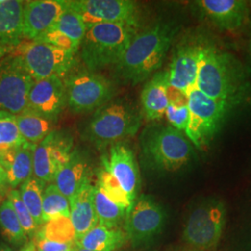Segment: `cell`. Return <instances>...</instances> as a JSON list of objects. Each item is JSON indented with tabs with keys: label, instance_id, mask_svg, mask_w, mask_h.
Wrapping results in <instances>:
<instances>
[{
	"label": "cell",
	"instance_id": "obj_1",
	"mask_svg": "<svg viewBox=\"0 0 251 251\" xmlns=\"http://www.w3.org/2000/svg\"><path fill=\"white\" fill-rule=\"evenodd\" d=\"M195 87L207 97L233 107L248 99L251 92L245 65L233 54L210 44L202 47Z\"/></svg>",
	"mask_w": 251,
	"mask_h": 251
},
{
	"label": "cell",
	"instance_id": "obj_2",
	"mask_svg": "<svg viewBox=\"0 0 251 251\" xmlns=\"http://www.w3.org/2000/svg\"><path fill=\"white\" fill-rule=\"evenodd\" d=\"M177 32L169 23H158L137 33L116 66L117 76L131 85L146 80L161 67Z\"/></svg>",
	"mask_w": 251,
	"mask_h": 251
},
{
	"label": "cell",
	"instance_id": "obj_3",
	"mask_svg": "<svg viewBox=\"0 0 251 251\" xmlns=\"http://www.w3.org/2000/svg\"><path fill=\"white\" fill-rule=\"evenodd\" d=\"M141 148L146 165L153 171L175 172L186 167L194 157L188 138L171 126H153L145 129Z\"/></svg>",
	"mask_w": 251,
	"mask_h": 251
},
{
	"label": "cell",
	"instance_id": "obj_4",
	"mask_svg": "<svg viewBox=\"0 0 251 251\" xmlns=\"http://www.w3.org/2000/svg\"><path fill=\"white\" fill-rule=\"evenodd\" d=\"M136 34L137 26L125 24L91 25L81 43V59L91 72L116 65Z\"/></svg>",
	"mask_w": 251,
	"mask_h": 251
},
{
	"label": "cell",
	"instance_id": "obj_5",
	"mask_svg": "<svg viewBox=\"0 0 251 251\" xmlns=\"http://www.w3.org/2000/svg\"><path fill=\"white\" fill-rule=\"evenodd\" d=\"M142 113L126 100H111L97 109L86 126L85 139L102 146L134 136L142 125Z\"/></svg>",
	"mask_w": 251,
	"mask_h": 251
},
{
	"label": "cell",
	"instance_id": "obj_6",
	"mask_svg": "<svg viewBox=\"0 0 251 251\" xmlns=\"http://www.w3.org/2000/svg\"><path fill=\"white\" fill-rule=\"evenodd\" d=\"M187 96L189 120L185 136L195 147L206 150L234 107L225 101L207 97L197 87L190 90Z\"/></svg>",
	"mask_w": 251,
	"mask_h": 251
},
{
	"label": "cell",
	"instance_id": "obj_7",
	"mask_svg": "<svg viewBox=\"0 0 251 251\" xmlns=\"http://www.w3.org/2000/svg\"><path fill=\"white\" fill-rule=\"evenodd\" d=\"M226 223V206L219 198H206L190 213L183 239L197 251L213 249L219 243Z\"/></svg>",
	"mask_w": 251,
	"mask_h": 251
},
{
	"label": "cell",
	"instance_id": "obj_8",
	"mask_svg": "<svg viewBox=\"0 0 251 251\" xmlns=\"http://www.w3.org/2000/svg\"><path fill=\"white\" fill-rule=\"evenodd\" d=\"M34 80L63 77L72 68L75 53L41 41H23L14 50Z\"/></svg>",
	"mask_w": 251,
	"mask_h": 251
},
{
	"label": "cell",
	"instance_id": "obj_9",
	"mask_svg": "<svg viewBox=\"0 0 251 251\" xmlns=\"http://www.w3.org/2000/svg\"><path fill=\"white\" fill-rule=\"evenodd\" d=\"M66 104L75 113L97 110L115 94V85L107 77L95 72H79L64 81Z\"/></svg>",
	"mask_w": 251,
	"mask_h": 251
},
{
	"label": "cell",
	"instance_id": "obj_10",
	"mask_svg": "<svg viewBox=\"0 0 251 251\" xmlns=\"http://www.w3.org/2000/svg\"><path fill=\"white\" fill-rule=\"evenodd\" d=\"M34 79L13 52L0 58V110L17 116L27 106Z\"/></svg>",
	"mask_w": 251,
	"mask_h": 251
},
{
	"label": "cell",
	"instance_id": "obj_11",
	"mask_svg": "<svg viewBox=\"0 0 251 251\" xmlns=\"http://www.w3.org/2000/svg\"><path fill=\"white\" fill-rule=\"evenodd\" d=\"M166 212L153 198L143 195L135 200L125 221L127 240L134 247L152 241L165 225Z\"/></svg>",
	"mask_w": 251,
	"mask_h": 251
},
{
	"label": "cell",
	"instance_id": "obj_12",
	"mask_svg": "<svg viewBox=\"0 0 251 251\" xmlns=\"http://www.w3.org/2000/svg\"><path fill=\"white\" fill-rule=\"evenodd\" d=\"M67 5L80 15L87 28L97 24H125L138 26L139 10L129 0H72Z\"/></svg>",
	"mask_w": 251,
	"mask_h": 251
},
{
	"label": "cell",
	"instance_id": "obj_13",
	"mask_svg": "<svg viewBox=\"0 0 251 251\" xmlns=\"http://www.w3.org/2000/svg\"><path fill=\"white\" fill-rule=\"evenodd\" d=\"M71 141L56 132H50L36 144L33 154L34 177L43 182H53L57 173L71 156Z\"/></svg>",
	"mask_w": 251,
	"mask_h": 251
},
{
	"label": "cell",
	"instance_id": "obj_14",
	"mask_svg": "<svg viewBox=\"0 0 251 251\" xmlns=\"http://www.w3.org/2000/svg\"><path fill=\"white\" fill-rule=\"evenodd\" d=\"M66 6V1L63 0L24 1L23 34L25 40H38L51 30Z\"/></svg>",
	"mask_w": 251,
	"mask_h": 251
},
{
	"label": "cell",
	"instance_id": "obj_15",
	"mask_svg": "<svg viewBox=\"0 0 251 251\" xmlns=\"http://www.w3.org/2000/svg\"><path fill=\"white\" fill-rule=\"evenodd\" d=\"M194 4L203 18L224 31H235L249 19V5L243 0H198Z\"/></svg>",
	"mask_w": 251,
	"mask_h": 251
},
{
	"label": "cell",
	"instance_id": "obj_16",
	"mask_svg": "<svg viewBox=\"0 0 251 251\" xmlns=\"http://www.w3.org/2000/svg\"><path fill=\"white\" fill-rule=\"evenodd\" d=\"M66 103L63 77L52 76L34 81L27 100V109L55 121Z\"/></svg>",
	"mask_w": 251,
	"mask_h": 251
},
{
	"label": "cell",
	"instance_id": "obj_17",
	"mask_svg": "<svg viewBox=\"0 0 251 251\" xmlns=\"http://www.w3.org/2000/svg\"><path fill=\"white\" fill-rule=\"evenodd\" d=\"M203 45L200 41H189L177 48L170 69L167 71L170 86L186 94L196 86L198 62Z\"/></svg>",
	"mask_w": 251,
	"mask_h": 251
},
{
	"label": "cell",
	"instance_id": "obj_18",
	"mask_svg": "<svg viewBox=\"0 0 251 251\" xmlns=\"http://www.w3.org/2000/svg\"><path fill=\"white\" fill-rule=\"evenodd\" d=\"M103 166L117 179L128 200L133 204L140 187V175L133 152L123 144L112 146Z\"/></svg>",
	"mask_w": 251,
	"mask_h": 251
},
{
	"label": "cell",
	"instance_id": "obj_19",
	"mask_svg": "<svg viewBox=\"0 0 251 251\" xmlns=\"http://www.w3.org/2000/svg\"><path fill=\"white\" fill-rule=\"evenodd\" d=\"M70 220L76 233V240L99 225L94 206V185L86 179L70 200Z\"/></svg>",
	"mask_w": 251,
	"mask_h": 251
},
{
	"label": "cell",
	"instance_id": "obj_20",
	"mask_svg": "<svg viewBox=\"0 0 251 251\" xmlns=\"http://www.w3.org/2000/svg\"><path fill=\"white\" fill-rule=\"evenodd\" d=\"M35 147L36 144L25 142L14 149L3 152L2 167L10 187L16 188L32 177Z\"/></svg>",
	"mask_w": 251,
	"mask_h": 251
},
{
	"label": "cell",
	"instance_id": "obj_21",
	"mask_svg": "<svg viewBox=\"0 0 251 251\" xmlns=\"http://www.w3.org/2000/svg\"><path fill=\"white\" fill-rule=\"evenodd\" d=\"M168 73L158 72L147 81L141 94V102L144 117L150 121L159 120L165 117L169 105Z\"/></svg>",
	"mask_w": 251,
	"mask_h": 251
},
{
	"label": "cell",
	"instance_id": "obj_22",
	"mask_svg": "<svg viewBox=\"0 0 251 251\" xmlns=\"http://www.w3.org/2000/svg\"><path fill=\"white\" fill-rule=\"evenodd\" d=\"M24 1L0 0V46L14 50L24 40Z\"/></svg>",
	"mask_w": 251,
	"mask_h": 251
},
{
	"label": "cell",
	"instance_id": "obj_23",
	"mask_svg": "<svg viewBox=\"0 0 251 251\" xmlns=\"http://www.w3.org/2000/svg\"><path fill=\"white\" fill-rule=\"evenodd\" d=\"M87 176V164L77 152H72L68 162L57 173L54 179L56 187L68 200L77 193Z\"/></svg>",
	"mask_w": 251,
	"mask_h": 251
},
{
	"label": "cell",
	"instance_id": "obj_24",
	"mask_svg": "<svg viewBox=\"0 0 251 251\" xmlns=\"http://www.w3.org/2000/svg\"><path fill=\"white\" fill-rule=\"evenodd\" d=\"M127 241L125 231L98 225L85 233L75 244L91 251H115Z\"/></svg>",
	"mask_w": 251,
	"mask_h": 251
},
{
	"label": "cell",
	"instance_id": "obj_25",
	"mask_svg": "<svg viewBox=\"0 0 251 251\" xmlns=\"http://www.w3.org/2000/svg\"><path fill=\"white\" fill-rule=\"evenodd\" d=\"M16 119L21 134L30 144H39L52 132L53 120L42 117L30 109L25 108L16 116Z\"/></svg>",
	"mask_w": 251,
	"mask_h": 251
},
{
	"label": "cell",
	"instance_id": "obj_26",
	"mask_svg": "<svg viewBox=\"0 0 251 251\" xmlns=\"http://www.w3.org/2000/svg\"><path fill=\"white\" fill-rule=\"evenodd\" d=\"M94 206L99 225L108 228H119L123 222L125 223L127 210L112 201L97 184L94 185Z\"/></svg>",
	"mask_w": 251,
	"mask_h": 251
},
{
	"label": "cell",
	"instance_id": "obj_27",
	"mask_svg": "<svg viewBox=\"0 0 251 251\" xmlns=\"http://www.w3.org/2000/svg\"><path fill=\"white\" fill-rule=\"evenodd\" d=\"M52 29L68 38L73 44L75 52H76L80 49L88 28L80 15L67 5Z\"/></svg>",
	"mask_w": 251,
	"mask_h": 251
},
{
	"label": "cell",
	"instance_id": "obj_28",
	"mask_svg": "<svg viewBox=\"0 0 251 251\" xmlns=\"http://www.w3.org/2000/svg\"><path fill=\"white\" fill-rule=\"evenodd\" d=\"M168 97L169 105L166 109L165 117L172 127L179 131H185L189 120L187 94L169 85Z\"/></svg>",
	"mask_w": 251,
	"mask_h": 251
},
{
	"label": "cell",
	"instance_id": "obj_29",
	"mask_svg": "<svg viewBox=\"0 0 251 251\" xmlns=\"http://www.w3.org/2000/svg\"><path fill=\"white\" fill-rule=\"evenodd\" d=\"M45 182L31 177L25 181L20 189V196L24 204L35 220L36 225L39 227L43 225L42 219V202Z\"/></svg>",
	"mask_w": 251,
	"mask_h": 251
},
{
	"label": "cell",
	"instance_id": "obj_30",
	"mask_svg": "<svg viewBox=\"0 0 251 251\" xmlns=\"http://www.w3.org/2000/svg\"><path fill=\"white\" fill-rule=\"evenodd\" d=\"M0 229L5 238L11 244L20 246L27 243L26 233L9 199H6L0 206Z\"/></svg>",
	"mask_w": 251,
	"mask_h": 251
},
{
	"label": "cell",
	"instance_id": "obj_31",
	"mask_svg": "<svg viewBox=\"0 0 251 251\" xmlns=\"http://www.w3.org/2000/svg\"><path fill=\"white\" fill-rule=\"evenodd\" d=\"M59 217L70 218V203L69 200L56 187V185L50 183L46 187L43 193V223H48Z\"/></svg>",
	"mask_w": 251,
	"mask_h": 251
},
{
	"label": "cell",
	"instance_id": "obj_32",
	"mask_svg": "<svg viewBox=\"0 0 251 251\" xmlns=\"http://www.w3.org/2000/svg\"><path fill=\"white\" fill-rule=\"evenodd\" d=\"M36 235L53 242L74 244L76 241L75 228L70 218L67 217H59L45 223Z\"/></svg>",
	"mask_w": 251,
	"mask_h": 251
},
{
	"label": "cell",
	"instance_id": "obj_33",
	"mask_svg": "<svg viewBox=\"0 0 251 251\" xmlns=\"http://www.w3.org/2000/svg\"><path fill=\"white\" fill-rule=\"evenodd\" d=\"M25 142L19 130L16 116L0 110V150L9 151Z\"/></svg>",
	"mask_w": 251,
	"mask_h": 251
},
{
	"label": "cell",
	"instance_id": "obj_34",
	"mask_svg": "<svg viewBox=\"0 0 251 251\" xmlns=\"http://www.w3.org/2000/svg\"><path fill=\"white\" fill-rule=\"evenodd\" d=\"M96 184L99 185L100 187L102 189V191L107 195L108 198L112 201H114L118 206L126 209L127 212L130 210L133 204L128 200L125 192L121 188L117 179L104 166L103 169L100 171Z\"/></svg>",
	"mask_w": 251,
	"mask_h": 251
},
{
	"label": "cell",
	"instance_id": "obj_35",
	"mask_svg": "<svg viewBox=\"0 0 251 251\" xmlns=\"http://www.w3.org/2000/svg\"><path fill=\"white\" fill-rule=\"evenodd\" d=\"M8 199L12 204L14 211L18 218L19 222L26 233L27 236L30 239L34 240L36 233L38 231V226L36 225V222L33 219L32 215L30 214V212L28 211L26 206L24 204L21 196H20V192L15 189L11 190L9 192Z\"/></svg>",
	"mask_w": 251,
	"mask_h": 251
},
{
	"label": "cell",
	"instance_id": "obj_36",
	"mask_svg": "<svg viewBox=\"0 0 251 251\" xmlns=\"http://www.w3.org/2000/svg\"><path fill=\"white\" fill-rule=\"evenodd\" d=\"M37 251H73L74 244H64V243L53 242L45 239L39 235L35 236Z\"/></svg>",
	"mask_w": 251,
	"mask_h": 251
},
{
	"label": "cell",
	"instance_id": "obj_37",
	"mask_svg": "<svg viewBox=\"0 0 251 251\" xmlns=\"http://www.w3.org/2000/svg\"><path fill=\"white\" fill-rule=\"evenodd\" d=\"M21 251H36V243L34 240L25 243Z\"/></svg>",
	"mask_w": 251,
	"mask_h": 251
},
{
	"label": "cell",
	"instance_id": "obj_38",
	"mask_svg": "<svg viewBox=\"0 0 251 251\" xmlns=\"http://www.w3.org/2000/svg\"><path fill=\"white\" fill-rule=\"evenodd\" d=\"M5 184H8L7 182V177H6V172L4 171L3 167H0V189L5 186Z\"/></svg>",
	"mask_w": 251,
	"mask_h": 251
},
{
	"label": "cell",
	"instance_id": "obj_39",
	"mask_svg": "<svg viewBox=\"0 0 251 251\" xmlns=\"http://www.w3.org/2000/svg\"><path fill=\"white\" fill-rule=\"evenodd\" d=\"M12 51H13V50H11V49L0 46V58L6 56V55H8V54L11 53Z\"/></svg>",
	"mask_w": 251,
	"mask_h": 251
},
{
	"label": "cell",
	"instance_id": "obj_40",
	"mask_svg": "<svg viewBox=\"0 0 251 251\" xmlns=\"http://www.w3.org/2000/svg\"><path fill=\"white\" fill-rule=\"evenodd\" d=\"M73 251H89V250H85V249H83V248H81L79 247L78 245H76L75 242V245H74V248H73Z\"/></svg>",
	"mask_w": 251,
	"mask_h": 251
},
{
	"label": "cell",
	"instance_id": "obj_41",
	"mask_svg": "<svg viewBox=\"0 0 251 251\" xmlns=\"http://www.w3.org/2000/svg\"><path fill=\"white\" fill-rule=\"evenodd\" d=\"M249 51L251 58V21L250 22V38H249Z\"/></svg>",
	"mask_w": 251,
	"mask_h": 251
},
{
	"label": "cell",
	"instance_id": "obj_42",
	"mask_svg": "<svg viewBox=\"0 0 251 251\" xmlns=\"http://www.w3.org/2000/svg\"><path fill=\"white\" fill-rule=\"evenodd\" d=\"M0 251H12L9 246L7 245H0Z\"/></svg>",
	"mask_w": 251,
	"mask_h": 251
},
{
	"label": "cell",
	"instance_id": "obj_43",
	"mask_svg": "<svg viewBox=\"0 0 251 251\" xmlns=\"http://www.w3.org/2000/svg\"><path fill=\"white\" fill-rule=\"evenodd\" d=\"M2 158H3V152L0 150V167L2 166Z\"/></svg>",
	"mask_w": 251,
	"mask_h": 251
},
{
	"label": "cell",
	"instance_id": "obj_44",
	"mask_svg": "<svg viewBox=\"0 0 251 251\" xmlns=\"http://www.w3.org/2000/svg\"><path fill=\"white\" fill-rule=\"evenodd\" d=\"M197 251V250H194V249H191V250H185V251Z\"/></svg>",
	"mask_w": 251,
	"mask_h": 251
},
{
	"label": "cell",
	"instance_id": "obj_45",
	"mask_svg": "<svg viewBox=\"0 0 251 251\" xmlns=\"http://www.w3.org/2000/svg\"><path fill=\"white\" fill-rule=\"evenodd\" d=\"M250 3H251V2H250Z\"/></svg>",
	"mask_w": 251,
	"mask_h": 251
}]
</instances>
